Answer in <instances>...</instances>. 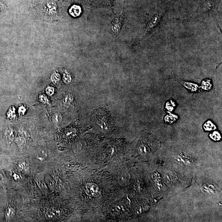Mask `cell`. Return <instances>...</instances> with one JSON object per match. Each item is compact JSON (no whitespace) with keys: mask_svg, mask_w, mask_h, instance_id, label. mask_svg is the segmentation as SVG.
<instances>
[{"mask_svg":"<svg viewBox=\"0 0 222 222\" xmlns=\"http://www.w3.org/2000/svg\"><path fill=\"white\" fill-rule=\"evenodd\" d=\"M26 111L25 107H20L19 109V113L20 114H24L25 111Z\"/></svg>","mask_w":222,"mask_h":222,"instance_id":"obj_22","label":"cell"},{"mask_svg":"<svg viewBox=\"0 0 222 222\" xmlns=\"http://www.w3.org/2000/svg\"><path fill=\"white\" fill-rule=\"evenodd\" d=\"M13 214V209H12V208L9 207L6 213V215H7L8 217H12Z\"/></svg>","mask_w":222,"mask_h":222,"instance_id":"obj_20","label":"cell"},{"mask_svg":"<svg viewBox=\"0 0 222 222\" xmlns=\"http://www.w3.org/2000/svg\"><path fill=\"white\" fill-rule=\"evenodd\" d=\"M211 139L214 141H219L221 139V136L219 133L217 131H214L209 135Z\"/></svg>","mask_w":222,"mask_h":222,"instance_id":"obj_14","label":"cell"},{"mask_svg":"<svg viewBox=\"0 0 222 222\" xmlns=\"http://www.w3.org/2000/svg\"><path fill=\"white\" fill-rule=\"evenodd\" d=\"M203 127L204 130L208 131L214 130L217 128L216 126L210 121L206 122L204 125Z\"/></svg>","mask_w":222,"mask_h":222,"instance_id":"obj_8","label":"cell"},{"mask_svg":"<svg viewBox=\"0 0 222 222\" xmlns=\"http://www.w3.org/2000/svg\"><path fill=\"white\" fill-rule=\"evenodd\" d=\"M160 16H154L152 19L150 20V21L148 22L147 25L145 26L144 29L142 30V31L140 32L138 34V39L141 40V39L145 37L148 33L150 32V31L153 29V27H155L156 25L157 24V22H158L160 19Z\"/></svg>","mask_w":222,"mask_h":222,"instance_id":"obj_1","label":"cell"},{"mask_svg":"<svg viewBox=\"0 0 222 222\" xmlns=\"http://www.w3.org/2000/svg\"><path fill=\"white\" fill-rule=\"evenodd\" d=\"M60 77L59 74L54 73L51 76V79L54 83H57L59 81Z\"/></svg>","mask_w":222,"mask_h":222,"instance_id":"obj_15","label":"cell"},{"mask_svg":"<svg viewBox=\"0 0 222 222\" xmlns=\"http://www.w3.org/2000/svg\"><path fill=\"white\" fill-rule=\"evenodd\" d=\"M86 192L87 195L96 197L100 195L101 190L100 187L96 184L92 182H89L86 185Z\"/></svg>","mask_w":222,"mask_h":222,"instance_id":"obj_2","label":"cell"},{"mask_svg":"<svg viewBox=\"0 0 222 222\" xmlns=\"http://www.w3.org/2000/svg\"><path fill=\"white\" fill-rule=\"evenodd\" d=\"M106 121L105 119H102L100 122L98 123V126L101 131L105 132L108 130L109 126Z\"/></svg>","mask_w":222,"mask_h":222,"instance_id":"obj_7","label":"cell"},{"mask_svg":"<svg viewBox=\"0 0 222 222\" xmlns=\"http://www.w3.org/2000/svg\"><path fill=\"white\" fill-rule=\"evenodd\" d=\"M53 119L54 122H60L61 119V117L60 114H56L54 115L53 117Z\"/></svg>","mask_w":222,"mask_h":222,"instance_id":"obj_18","label":"cell"},{"mask_svg":"<svg viewBox=\"0 0 222 222\" xmlns=\"http://www.w3.org/2000/svg\"><path fill=\"white\" fill-rule=\"evenodd\" d=\"M138 151L141 154L145 155L148 153L149 149L145 144H141L138 146Z\"/></svg>","mask_w":222,"mask_h":222,"instance_id":"obj_12","label":"cell"},{"mask_svg":"<svg viewBox=\"0 0 222 222\" xmlns=\"http://www.w3.org/2000/svg\"><path fill=\"white\" fill-rule=\"evenodd\" d=\"M5 135L6 138L8 139L9 140H12L14 138V133L13 129L11 128H7L5 130Z\"/></svg>","mask_w":222,"mask_h":222,"instance_id":"obj_11","label":"cell"},{"mask_svg":"<svg viewBox=\"0 0 222 222\" xmlns=\"http://www.w3.org/2000/svg\"><path fill=\"white\" fill-rule=\"evenodd\" d=\"M81 7L76 5L72 6L69 10V12L71 15L74 17L79 16L81 14Z\"/></svg>","mask_w":222,"mask_h":222,"instance_id":"obj_5","label":"cell"},{"mask_svg":"<svg viewBox=\"0 0 222 222\" xmlns=\"http://www.w3.org/2000/svg\"><path fill=\"white\" fill-rule=\"evenodd\" d=\"M178 118V117L177 115L170 114L165 116L164 118V120L165 122H168L170 124H172L176 121Z\"/></svg>","mask_w":222,"mask_h":222,"instance_id":"obj_10","label":"cell"},{"mask_svg":"<svg viewBox=\"0 0 222 222\" xmlns=\"http://www.w3.org/2000/svg\"><path fill=\"white\" fill-rule=\"evenodd\" d=\"M176 159H177V162L180 163L185 165H190L191 163V159L188 155L185 154L181 153V154H179L178 156H177Z\"/></svg>","mask_w":222,"mask_h":222,"instance_id":"obj_4","label":"cell"},{"mask_svg":"<svg viewBox=\"0 0 222 222\" xmlns=\"http://www.w3.org/2000/svg\"><path fill=\"white\" fill-rule=\"evenodd\" d=\"M40 101L44 104H46L48 103V100L46 96L44 95H41L40 96Z\"/></svg>","mask_w":222,"mask_h":222,"instance_id":"obj_17","label":"cell"},{"mask_svg":"<svg viewBox=\"0 0 222 222\" xmlns=\"http://www.w3.org/2000/svg\"><path fill=\"white\" fill-rule=\"evenodd\" d=\"M64 82L66 83H69L71 80L70 76L67 72L64 74Z\"/></svg>","mask_w":222,"mask_h":222,"instance_id":"obj_16","label":"cell"},{"mask_svg":"<svg viewBox=\"0 0 222 222\" xmlns=\"http://www.w3.org/2000/svg\"><path fill=\"white\" fill-rule=\"evenodd\" d=\"M212 86L211 80L209 79H205L202 82L201 87L203 89L209 91L211 89Z\"/></svg>","mask_w":222,"mask_h":222,"instance_id":"obj_9","label":"cell"},{"mask_svg":"<svg viewBox=\"0 0 222 222\" xmlns=\"http://www.w3.org/2000/svg\"><path fill=\"white\" fill-rule=\"evenodd\" d=\"M124 21V17L122 16L114 18L112 20L110 25V29L114 35H118L120 32Z\"/></svg>","mask_w":222,"mask_h":222,"instance_id":"obj_3","label":"cell"},{"mask_svg":"<svg viewBox=\"0 0 222 222\" xmlns=\"http://www.w3.org/2000/svg\"><path fill=\"white\" fill-rule=\"evenodd\" d=\"M46 92L47 94L49 95H52L54 93V89L53 87H48L46 88Z\"/></svg>","mask_w":222,"mask_h":222,"instance_id":"obj_19","label":"cell"},{"mask_svg":"<svg viewBox=\"0 0 222 222\" xmlns=\"http://www.w3.org/2000/svg\"><path fill=\"white\" fill-rule=\"evenodd\" d=\"M72 97L71 96H67L66 97L64 100V102L65 103L68 104L69 103L71 102L72 100Z\"/></svg>","mask_w":222,"mask_h":222,"instance_id":"obj_21","label":"cell"},{"mask_svg":"<svg viewBox=\"0 0 222 222\" xmlns=\"http://www.w3.org/2000/svg\"><path fill=\"white\" fill-rule=\"evenodd\" d=\"M182 84L184 87L191 92H196L199 89V87L197 84H193V83L188 82H183Z\"/></svg>","mask_w":222,"mask_h":222,"instance_id":"obj_6","label":"cell"},{"mask_svg":"<svg viewBox=\"0 0 222 222\" xmlns=\"http://www.w3.org/2000/svg\"><path fill=\"white\" fill-rule=\"evenodd\" d=\"M175 106H176V105L175 102L171 100L167 101L166 103V108L169 111H173Z\"/></svg>","mask_w":222,"mask_h":222,"instance_id":"obj_13","label":"cell"}]
</instances>
